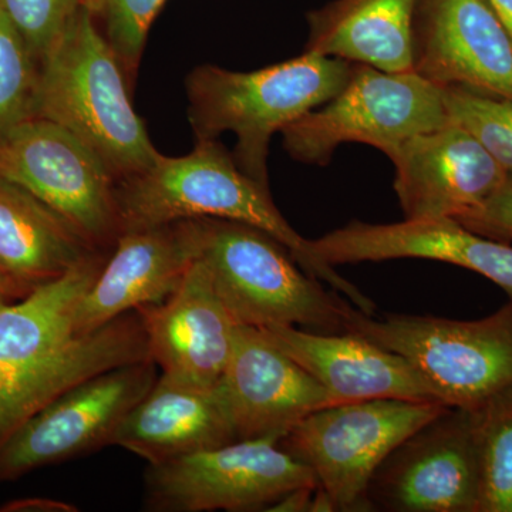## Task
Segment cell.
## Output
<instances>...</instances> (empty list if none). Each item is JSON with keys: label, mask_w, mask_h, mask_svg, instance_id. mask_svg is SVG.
Instances as JSON below:
<instances>
[{"label": "cell", "mask_w": 512, "mask_h": 512, "mask_svg": "<svg viewBox=\"0 0 512 512\" xmlns=\"http://www.w3.org/2000/svg\"><path fill=\"white\" fill-rule=\"evenodd\" d=\"M116 192L121 232L197 218L242 222L278 239L303 271L328 282L360 311L376 312L375 303L352 282L312 258L309 239L288 224L269 188L239 170L217 140H197L187 156L161 154L151 167L119 181Z\"/></svg>", "instance_id": "obj_1"}, {"label": "cell", "mask_w": 512, "mask_h": 512, "mask_svg": "<svg viewBox=\"0 0 512 512\" xmlns=\"http://www.w3.org/2000/svg\"><path fill=\"white\" fill-rule=\"evenodd\" d=\"M124 66L92 13L83 8L40 62L36 117L92 148L117 183L161 154L128 97Z\"/></svg>", "instance_id": "obj_2"}, {"label": "cell", "mask_w": 512, "mask_h": 512, "mask_svg": "<svg viewBox=\"0 0 512 512\" xmlns=\"http://www.w3.org/2000/svg\"><path fill=\"white\" fill-rule=\"evenodd\" d=\"M352 70L353 63L309 50L254 72L197 67L187 79L195 137L217 140L225 131L234 133L232 156L239 170L269 188L266 163L272 136L332 100Z\"/></svg>", "instance_id": "obj_3"}, {"label": "cell", "mask_w": 512, "mask_h": 512, "mask_svg": "<svg viewBox=\"0 0 512 512\" xmlns=\"http://www.w3.org/2000/svg\"><path fill=\"white\" fill-rule=\"evenodd\" d=\"M198 256L238 326L346 333L353 303L303 271L289 249L242 222L197 218Z\"/></svg>", "instance_id": "obj_4"}, {"label": "cell", "mask_w": 512, "mask_h": 512, "mask_svg": "<svg viewBox=\"0 0 512 512\" xmlns=\"http://www.w3.org/2000/svg\"><path fill=\"white\" fill-rule=\"evenodd\" d=\"M346 333L406 357L446 406L477 409L512 383V301L478 320L375 319L353 306Z\"/></svg>", "instance_id": "obj_5"}, {"label": "cell", "mask_w": 512, "mask_h": 512, "mask_svg": "<svg viewBox=\"0 0 512 512\" xmlns=\"http://www.w3.org/2000/svg\"><path fill=\"white\" fill-rule=\"evenodd\" d=\"M450 123L439 84L416 72H383L353 63L339 94L281 134L293 160L326 165L342 144H367L387 154L409 138Z\"/></svg>", "instance_id": "obj_6"}, {"label": "cell", "mask_w": 512, "mask_h": 512, "mask_svg": "<svg viewBox=\"0 0 512 512\" xmlns=\"http://www.w3.org/2000/svg\"><path fill=\"white\" fill-rule=\"evenodd\" d=\"M446 407L400 399L333 404L308 414L279 446L311 468L333 511H372L367 490L384 458Z\"/></svg>", "instance_id": "obj_7"}, {"label": "cell", "mask_w": 512, "mask_h": 512, "mask_svg": "<svg viewBox=\"0 0 512 512\" xmlns=\"http://www.w3.org/2000/svg\"><path fill=\"white\" fill-rule=\"evenodd\" d=\"M0 178L52 208L93 248L119 238L117 180L83 141L33 117L0 134Z\"/></svg>", "instance_id": "obj_8"}, {"label": "cell", "mask_w": 512, "mask_h": 512, "mask_svg": "<svg viewBox=\"0 0 512 512\" xmlns=\"http://www.w3.org/2000/svg\"><path fill=\"white\" fill-rule=\"evenodd\" d=\"M301 487H318L311 468L278 437H262L150 464L146 505L158 512L266 511Z\"/></svg>", "instance_id": "obj_9"}, {"label": "cell", "mask_w": 512, "mask_h": 512, "mask_svg": "<svg viewBox=\"0 0 512 512\" xmlns=\"http://www.w3.org/2000/svg\"><path fill=\"white\" fill-rule=\"evenodd\" d=\"M153 360L113 367L74 384L0 444V483L113 446L114 434L157 382Z\"/></svg>", "instance_id": "obj_10"}, {"label": "cell", "mask_w": 512, "mask_h": 512, "mask_svg": "<svg viewBox=\"0 0 512 512\" xmlns=\"http://www.w3.org/2000/svg\"><path fill=\"white\" fill-rule=\"evenodd\" d=\"M367 500L372 511L478 512L477 409L447 406L410 434L373 474Z\"/></svg>", "instance_id": "obj_11"}, {"label": "cell", "mask_w": 512, "mask_h": 512, "mask_svg": "<svg viewBox=\"0 0 512 512\" xmlns=\"http://www.w3.org/2000/svg\"><path fill=\"white\" fill-rule=\"evenodd\" d=\"M414 72L512 103V40L485 0H419Z\"/></svg>", "instance_id": "obj_12"}, {"label": "cell", "mask_w": 512, "mask_h": 512, "mask_svg": "<svg viewBox=\"0 0 512 512\" xmlns=\"http://www.w3.org/2000/svg\"><path fill=\"white\" fill-rule=\"evenodd\" d=\"M386 156L409 221L456 220L480 207L510 173L473 134L453 123L409 138Z\"/></svg>", "instance_id": "obj_13"}, {"label": "cell", "mask_w": 512, "mask_h": 512, "mask_svg": "<svg viewBox=\"0 0 512 512\" xmlns=\"http://www.w3.org/2000/svg\"><path fill=\"white\" fill-rule=\"evenodd\" d=\"M218 390L237 440H281L308 414L333 406L308 370L251 326L235 330Z\"/></svg>", "instance_id": "obj_14"}, {"label": "cell", "mask_w": 512, "mask_h": 512, "mask_svg": "<svg viewBox=\"0 0 512 512\" xmlns=\"http://www.w3.org/2000/svg\"><path fill=\"white\" fill-rule=\"evenodd\" d=\"M147 336L148 359L161 375L215 387L231 356L238 325L200 258L164 302L137 309Z\"/></svg>", "instance_id": "obj_15"}, {"label": "cell", "mask_w": 512, "mask_h": 512, "mask_svg": "<svg viewBox=\"0 0 512 512\" xmlns=\"http://www.w3.org/2000/svg\"><path fill=\"white\" fill-rule=\"evenodd\" d=\"M309 252L328 266L417 258L446 262L490 279L512 301V247L451 220L367 224L352 221L318 239Z\"/></svg>", "instance_id": "obj_16"}, {"label": "cell", "mask_w": 512, "mask_h": 512, "mask_svg": "<svg viewBox=\"0 0 512 512\" xmlns=\"http://www.w3.org/2000/svg\"><path fill=\"white\" fill-rule=\"evenodd\" d=\"M198 256L197 220L121 232L77 311L74 333L90 335L133 309L164 302Z\"/></svg>", "instance_id": "obj_17"}, {"label": "cell", "mask_w": 512, "mask_h": 512, "mask_svg": "<svg viewBox=\"0 0 512 512\" xmlns=\"http://www.w3.org/2000/svg\"><path fill=\"white\" fill-rule=\"evenodd\" d=\"M259 330L325 387L332 404L373 399L441 403L406 357L362 336L305 332L295 326Z\"/></svg>", "instance_id": "obj_18"}, {"label": "cell", "mask_w": 512, "mask_h": 512, "mask_svg": "<svg viewBox=\"0 0 512 512\" xmlns=\"http://www.w3.org/2000/svg\"><path fill=\"white\" fill-rule=\"evenodd\" d=\"M148 359L141 316H120L79 338L63 353L33 365L0 359V444L29 417L74 384L113 367Z\"/></svg>", "instance_id": "obj_19"}, {"label": "cell", "mask_w": 512, "mask_h": 512, "mask_svg": "<svg viewBox=\"0 0 512 512\" xmlns=\"http://www.w3.org/2000/svg\"><path fill=\"white\" fill-rule=\"evenodd\" d=\"M237 441L218 384L201 387L158 376L121 421L113 446L160 464Z\"/></svg>", "instance_id": "obj_20"}, {"label": "cell", "mask_w": 512, "mask_h": 512, "mask_svg": "<svg viewBox=\"0 0 512 512\" xmlns=\"http://www.w3.org/2000/svg\"><path fill=\"white\" fill-rule=\"evenodd\" d=\"M417 6L419 0H332L306 16L305 50L383 72H414Z\"/></svg>", "instance_id": "obj_21"}, {"label": "cell", "mask_w": 512, "mask_h": 512, "mask_svg": "<svg viewBox=\"0 0 512 512\" xmlns=\"http://www.w3.org/2000/svg\"><path fill=\"white\" fill-rule=\"evenodd\" d=\"M96 251L35 195L0 178V268L23 296Z\"/></svg>", "instance_id": "obj_22"}, {"label": "cell", "mask_w": 512, "mask_h": 512, "mask_svg": "<svg viewBox=\"0 0 512 512\" xmlns=\"http://www.w3.org/2000/svg\"><path fill=\"white\" fill-rule=\"evenodd\" d=\"M104 262L99 251L93 252L22 301L0 305V359L33 365L69 349L79 339L74 333L77 311Z\"/></svg>", "instance_id": "obj_23"}, {"label": "cell", "mask_w": 512, "mask_h": 512, "mask_svg": "<svg viewBox=\"0 0 512 512\" xmlns=\"http://www.w3.org/2000/svg\"><path fill=\"white\" fill-rule=\"evenodd\" d=\"M477 412L481 453L478 512H512V383L488 397Z\"/></svg>", "instance_id": "obj_24"}, {"label": "cell", "mask_w": 512, "mask_h": 512, "mask_svg": "<svg viewBox=\"0 0 512 512\" xmlns=\"http://www.w3.org/2000/svg\"><path fill=\"white\" fill-rule=\"evenodd\" d=\"M40 64L0 0V134L36 117Z\"/></svg>", "instance_id": "obj_25"}, {"label": "cell", "mask_w": 512, "mask_h": 512, "mask_svg": "<svg viewBox=\"0 0 512 512\" xmlns=\"http://www.w3.org/2000/svg\"><path fill=\"white\" fill-rule=\"evenodd\" d=\"M165 0H84L124 69L136 70L148 32Z\"/></svg>", "instance_id": "obj_26"}, {"label": "cell", "mask_w": 512, "mask_h": 512, "mask_svg": "<svg viewBox=\"0 0 512 512\" xmlns=\"http://www.w3.org/2000/svg\"><path fill=\"white\" fill-rule=\"evenodd\" d=\"M443 99L451 123L473 134L498 163L512 171V124L497 113L491 97L466 87L446 86Z\"/></svg>", "instance_id": "obj_27"}, {"label": "cell", "mask_w": 512, "mask_h": 512, "mask_svg": "<svg viewBox=\"0 0 512 512\" xmlns=\"http://www.w3.org/2000/svg\"><path fill=\"white\" fill-rule=\"evenodd\" d=\"M37 62L55 45L84 0H2Z\"/></svg>", "instance_id": "obj_28"}, {"label": "cell", "mask_w": 512, "mask_h": 512, "mask_svg": "<svg viewBox=\"0 0 512 512\" xmlns=\"http://www.w3.org/2000/svg\"><path fill=\"white\" fill-rule=\"evenodd\" d=\"M463 227L495 241L512 242V171L491 197L456 218Z\"/></svg>", "instance_id": "obj_29"}, {"label": "cell", "mask_w": 512, "mask_h": 512, "mask_svg": "<svg viewBox=\"0 0 512 512\" xmlns=\"http://www.w3.org/2000/svg\"><path fill=\"white\" fill-rule=\"evenodd\" d=\"M316 487H301L296 490L289 491L284 497L279 498L276 503L266 511L275 512H301L311 511L313 493Z\"/></svg>", "instance_id": "obj_30"}, {"label": "cell", "mask_w": 512, "mask_h": 512, "mask_svg": "<svg viewBox=\"0 0 512 512\" xmlns=\"http://www.w3.org/2000/svg\"><path fill=\"white\" fill-rule=\"evenodd\" d=\"M2 511L77 512L79 508L63 501L49 500V498H28V500L13 501L5 505Z\"/></svg>", "instance_id": "obj_31"}, {"label": "cell", "mask_w": 512, "mask_h": 512, "mask_svg": "<svg viewBox=\"0 0 512 512\" xmlns=\"http://www.w3.org/2000/svg\"><path fill=\"white\" fill-rule=\"evenodd\" d=\"M507 29L512 40V0H485Z\"/></svg>", "instance_id": "obj_32"}, {"label": "cell", "mask_w": 512, "mask_h": 512, "mask_svg": "<svg viewBox=\"0 0 512 512\" xmlns=\"http://www.w3.org/2000/svg\"><path fill=\"white\" fill-rule=\"evenodd\" d=\"M16 296H23V293L19 291L18 286L13 284L12 279L3 272L0 268V305L12 302Z\"/></svg>", "instance_id": "obj_33"}, {"label": "cell", "mask_w": 512, "mask_h": 512, "mask_svg": "<svg viewBox=\"0 0 512 512\" xmlns=\"http://www.w3.org/2000/svg\"><path fill=\"white\" fill-rule=\"evenodd\" d=\"M491 101H493V106L497 113L512 124V103L510 101L494 99V97H491Z\"/></svg>", "instance_id": "obj_34"}]
</instances>
